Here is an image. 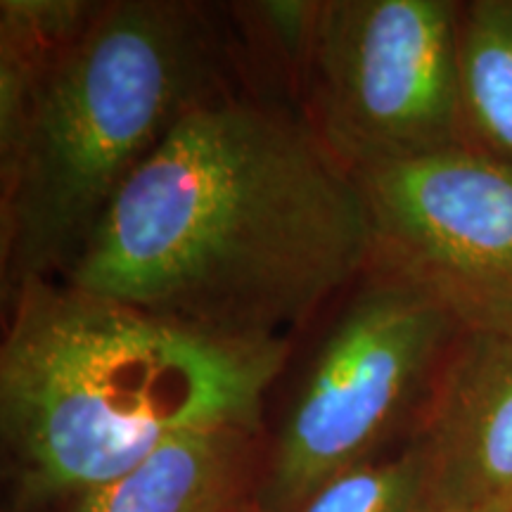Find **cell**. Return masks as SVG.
Listing matches in <instances>:
<instances>
[{
	"label": "cell",
	"mask_w": 512,
	"mask_h": 512,
	"mask_svg": "<svg viewBox=\"0 0 512 512\" xmlns=\"http://www.w3.org/2000/svg\"><path fill=\"white\" fill-rule=\"evenodd\" d=\"M102 5L88 0H3L0 3V48L46 69L83 31Z\"/></svg>",
	"instance_id": "11"
},
{
	"label": "cell",
	"mask_w": 512,
	"mask_h": 512,
	"mask_svg": "<svg viewBox=\"0 0 512 512\" xmlns=\"http://www.w3.org/2000/svg\"><path fill=\"white\" fill-rule=\"evenodd\" d=\"M219 93V48L197 5H102L38 76L22 143L0 169L5 297L67 271L138 166Z\"/></svg>",
	"instance_id": "3"
},
{
	"label": "cell",
	"mask_w": 512,
	"mask_h": 512,
	"mask_svg": "<svg viewBox=\"0 0 512 512\" xmlns=\"http://www.w3.org/2000/svg\"><path fill=\"white\" fill-rule=\"evenodd\" d=\"M408 439L425 512H512V325L460 328Z\"/></svg>",
	"instance_id": "7"
},
{
	"label": "cell",
	"mask_w": 512,
	"mask_h": 512,
	"mask_svg": "<svg viewBox=\"0 0 512 512\" xmlns=\"http://www.w3.org/2000/svg\"><path fill=\"white\" fill-rule=\"evenodd\" d=\"M306 72L311 126L351 171L467 145L458 3H320Z\"/></svg>",
	"instance_id": "5"
},
{
	"label": "cell",
	"mask_w": 512,
	"mask_h": 512,
	"mask_svg": "<svg viewBox=\"0 0 512 512\" xmlns=\"http://www.w3.org/2000/svg\"><path fill=\"white\" fill-rule=\"evenodd\" d=\"M370 268L430 294L463 328L512 325V166L472 145L354 171Z\"/></svg>",
	"instance_id": "6"
},
{
	"label": "cell",
	"mask_w": 512,
	"mask_h": 512,
	"mask_svg": "<svg viewBox=\"0 0 512 512\" xmlns=\"http://www.w3.org/2000/svg\"><path fill=\"white\" fill-rule=\"evenodd\" d=\"M0 434L17 512H38L133 470L181 434L261 430L290 339L230 337L62 280L10 297Z\"/></svg>",
	"instance_id": "2"
},
{
	"label": "cell",
	"mask_w": 512,
	"mask_h": 512,
	"mask_svg": "<svg viewBox=\"0 0 512 512\" xmlns=\"http://www.w3.org/2000/svg\"><path fill=\"white\" fill-rule=\"evenodd\" d=\"M254 17L261 19V27L271 36L275 48L287 62L306 69L313 36H316L320 3L306 0H268L252 5Z\"/></svg>",
	"instance_id": "12"
},
{
	"label": "cell",
	"mask_w": 512,
	"mask_h": 512,
	"mask_svg": "<svg viewBox=\"0 0 512 512\" xmlns=\"http://www.w3.org/2000/svg\"><path fill=\"white\" fill-rule=\"evenodd\" d=\"M370 259L361 185L311 121L219 93L128 178L62 283L221 335L290 339Z\"/></svg>",
	"instance_id": "1"
},
{
	"label": "cell",
	"mask_w": 512,
	"mask_h": 512,
	"mask_svg": "<svg viewBox=\"0 0 512 512\" xmlns=\"http://www.w3.org/2000/svg\"><path fill=\"white\" fill-rule=\"evenodd\" d=\"M458 76L467 145L512 166V0L458 3Z\"/></svg>",
	"instance_id": "9"
},
{
	"label": "cell",
	"mask_w": 512,
	"mask_h": 512,
	"mask_svg": "<svg viewBox=\"0 0 512 512\" xmlns=\"http://www.w3.org/2000/svg\"><path fill=\"white\" fill-rule=\"evenodd\" d=\"M259 432L209 427L166 441L133 470L81 491L50 512H221L259 482Z\"/></svg>",
	"instance_id": "8"
},
{
	"label": "cell",
	"mask_w": 512,
	"mask_h": 512,
	"mask_svg": "<svg viewBox=\"0 0 512 512\" xmlns=\"http://www.w3.org/2000/svg\"><path fill=\"white\" fill-rule=\"evenodd\" d=\"M460 328L430 294L368 268L268 446L254 489L264 512H299L330 479L413 434Z\"/></svg>",
	"instance_id": "4"
},
{
	"label": "cell",
	"mask_w": 512,
	"mask_h": 512,
	"mask_svg": "<svg viewBox=\"0 0 512 512\" xmlns=\"http://www.w3.org/2000/svg\"><path fill=\"white\" fill-rule=\"evenodd\" d=\"M299 512H425L420 448L408 439L320 486Z\"/></svg>",
	"instance_id": "10"
},
{
	"label": "cell",
	"mask_w": 512,
	"mask_h": 512,
	"mask_svg": "<svg viewBox=\"0 0 512 512\" xmlns=\"http://www.w3.org/2000/svg\"><path fill=\"white\" fill-rule=\"evenodd\" d=\"M221 512H264V508H261V505L256 503V498L252 494V496L242 498V501H238V503L228 505V508L221 510Z\"/></svg>",
	"instance_id": "13"
}]
</instances>
